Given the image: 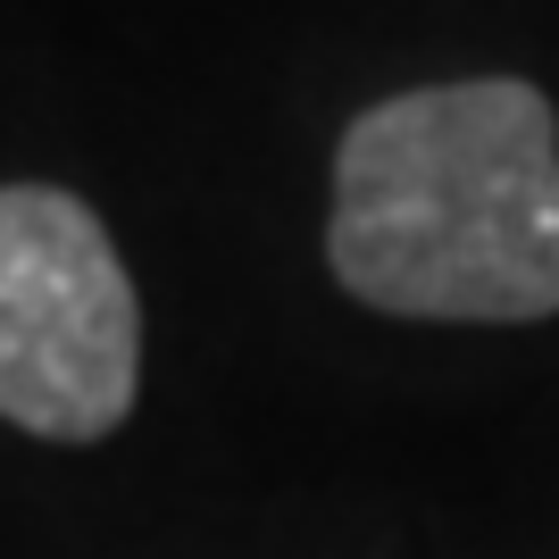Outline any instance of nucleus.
Here are the masks:
<instances>
[{"instance_id": "nucleus-1", "label": "nucleus", "mask_w": 559, "mask_h": 559, "mask_svg": "<svg viewBox=\"0 0 559 559\" xmlns=\"http://www.w3.org/2000/svg\"><path fill=\"white\" fill-rule=\"evenodd\" d=\"M326 259L350 301L443 326L559 309V109L518 75L418 84L359 109L334 151Z\"/></svg>"}, {"instance_id": "nucleus-2", "label": "nucleus", "mask_w": 559, "mask_h": 559, "mask_svg": "<svg viewBox=\"0 0 559 559\" xmlns=\"http://www.w3.org/2000/svg\"><path fill=\"white\" fill-rule=\"evenodd\" d=\"M142 393V301L93 201L0 185V418L43 443H100Z\"/></svg>"}]
</instances>
